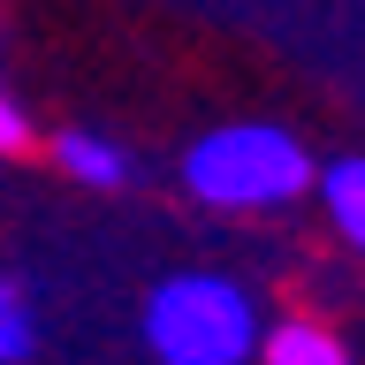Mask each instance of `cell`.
I'll use <instances>...</instances> for the list:
<instances>
[{
    "instance_id": "cell-1",
    "label": "cell",
    "mask_w": 365,
    "mask_h": 365,
    "mask_svg": "<svg viewBox=\"0 0 365 365\" xmlns=\"http://www.w3.org/2000/svg\"><path fill=\"white\" fill-rule=\"evenodd\" d=\"M312 153L282 122H221L182 153V190L221 213H267L312 190Z\"/></svg>"
},
{
    "instance_id": "cell-2",
    "label": "cell",
    "mask_w": 365,
    "mask_h": 365,
    "mask_svg": "<svg viewBox=\"0 0 365 365\" xmlns=\"http://www.w3.org/2000/svg\"><path fill=\"white\" fill-rule=\"evenodd\" d=\"M145 342L160 365H244L259 358V304L228 274H168L145 304Z\"/></svg>"
},
{
    "instance_id": "cell-4",
    "label": "cell",
    "mask_w": 365,
    "mask_h": 365,
    "mask_svg": "<svg viewBox=\"0 0 365 365\" xmlns=\"http://www.w3.org/2000/svg\"><path fill=\"white\" fill-rule=\"evenodd\" d=\"M312 190H319V205H327L335 236L365 251V160H335V168H319Z\"/></svg>"
},
{
    "instance_id": "cell-6",
    "label": "cell",
    "mask_w": 365,
    "mask_h": 365,
    "mask_svg": "<svg viewBox=\"0 0 365 365\" xmlns=\"http://www.w3.org/2000/svg\"><path fill=\"white\" fill-rule=\"evenodd\" d=\"M38 350V319H31V297L23 282H0V365H23Z\"/></svg>"
},
{
    "instance_id": "cell-7",
    "label": "cell",
    "mask_w": 365,
    "mask_h": 365,
    "mask_svg": "<svg viewBox=\"0 0 365 365\" xmlns=\"http://www.w3.org/2000/svg\"><path fill=\"white\" fill-rule=\"evenodd\" d=\"M31 145V122H23V107L8 99V84H0V153H23Z\"/></svg>"
},
{
    "instance_id": "cell-5",
    "label": "cell",
    "mask_w": 365,
    "mask_h": 365,
    "mask_svg": "<svg viewBox=\"0 0 365 365\" xmlns=\"http://www.w3.org/2000/svg\"><path fill=\"white\" fill-rule=\"evenodd\" d=\"M259 365H350V350L319 319H282V327L259 335Z\"/></svg>"
},
{
    "instance_id": "cell-3",
    "label": "cell",
    "mask_w": 365,
    "mask_h": 365,
    "mask_svg": "<svg viewBox=\"0 0 365 365\" xmlns=\"http://www.w3.org/2000/svg\"><path fill=\"white\" fill-rule=\"evenodd\" d=\"M53 160H61L76 182H91V190H122V182L137 175V160L122 153V145H107L99 130H61L53 137Z\"/></svg>"
}]
</instances>
